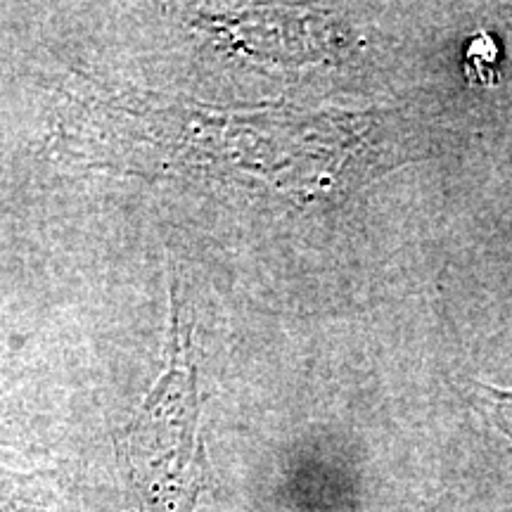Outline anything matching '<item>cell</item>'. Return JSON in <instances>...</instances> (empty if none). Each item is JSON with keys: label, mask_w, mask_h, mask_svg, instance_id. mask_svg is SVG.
I'll list each match as a JSON object with an SVG mask.
<instances>
[{"label": "cell", "mask_w": 512, "mask_h": 512, "mask_svg": "<svg viewBox=\"0 0 512 512\" xmlns=\"http://www.w3.org/2000/svg\"><path fill=\"white\" fill-rule=\"evenodd\" d=\"M465 72L472 83H494L498 79V46L489 34H477L470 41Z\"/></svg>", "instance_id": "1"}]
</instances>
